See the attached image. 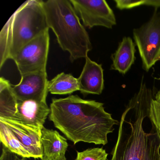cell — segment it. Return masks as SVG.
<instances>
[{
  "label": "cell",
  "instance_id": "cell-14",
  "mask_svg": "<svg viewBox=\"0 0 160 160\" xmlns=\"http://www.w3.org/2000/svg\"><path fill=\"white\" fill-rule=\"evenodd\" d=\"M48 91L52 94H72L79 91L78 78L71 74L61 73L48 81Z\"/></svg>",
  "mask_w": 160,
  "mask_h": 160
},
{
  "label": "cell",
  "instance_id": "cell-18",
  "mask_svg": "<svg viewBox=\"0 0 160 160\" xmlns=\"http://www.w3.org/2000/svg\"><path fill=\"white\" fill-rule=\"evenodd\" d=\"M116 7L119 10H127L142 6L144 0H115Z\"/></svg>",
  "mask_w": 160,
  "mask_h": 160
},
{
  "label": "cell",
  "instance_id": "cell-10",
  "mask_svg": "<svg viewBox=\"0 0 160 160\" xmlns=\"http://www.w3.org/2000/svg\"><path fill=\"white\" fill-rule=\"evenodd\" d=\"M0 120L11 129L17 141L31 158L42 159L43 152L41 140L42 129L2 118H0Z\"/></svg>",
  "mask_w": 160,
  "mask_h": 160
},
{
  "label": "cell",
  "instance_id": "cell-12",
  "mask_svg": "<svg viewBox=\"0 0 160 160\" xmlns=\"http://www.w3.org/2000/svg\"><path fill=\"white\" fill-rule=\"evenodd\" d=\"M135 46L129 37H124L112 56L111 69L122 74L127 72L135 61Z\"/></svg>",
  "mask_w": 160,
  "mask_h": 160
},
{
  "label": "cell",
  "instance_id": "cell-8",
  "mask_svg": "<svg viewBox=\"0 0 160 160\" xmlns=\"http://www.w3.org/2000/svg\"><path fill=\"white\" fill-rule=\"evenodd\" d=\"M83 22L91 29L102 27L112 29L117 24L114 12L104 0H70Z\"/></svg>",
  "mask_w": 160,
  "mask_h": 160
},
{
  "label": "cell",
  "instance_id": "cell-3",
  "mask_svg": "<svg viewBox=\"0 0 160 160\" xmlns=\"http://www.w3.org/2000/svg\"><path fill=\"white\" fill-rule=\"evenodd\" d=\"M43 1L29 0L12 16L0 32V68L26 44L49 29Z\"/></svg>",
  "mask_w": 160,
  "mask_h": 160
},
{
  "label": "cell",
  "instance_id": "cell-7",
  "mask_svg": "<svg viewBox=\"0 0 160 160\" xmlns=\"http://www.w3.org/2000/svg\"><path fill=\"white\" fill-rule=\"evenodd\" d=\"M49 29L24 45L13 58L22 76L46 71L49 52Z\"/></svg>",
  "mask_w": 160,
  "mask_h": 160
},
{
  "label": "cell",
  "instance_id": "cell-20",
  "mask_svg": "<svg viewBox=\"0 0 160 160\" xmlns=\"http://www.w3.org/2000/svg\"><path fill=\"white\" fill-rule=\"evenodd\" d=\"M42 160H67L65 156H60L56 158H48V157H43Z\"/></svg>",
  "mask_w": 160,
  "mask_h": 160
},
{
  "label": "cell",
  "instance_id": "cell-15",
  "mask_svg": "<svg viewBox=\"0 0 160 160\" xmlns=\"http://www.w3.org/2000/svg\"><path fill=\"white\" fill-rule=\"evenodd\" d=\"M0 140L2 146L18 156L23 158H31L28 152L17 141L11 129L0 120Z\"/></svg>",
  "mask_w": 160,
  "mask_h": 160
},
{
  "label": "cell",
  "instance_id": "cell-16",
  "mask_svg": "<svg viewBox=\"0 0 160 160\" xmlns=\"http://www.w3.org/2000/svg\"><path fill=\"white\" fill-rule=\"evenodd\" d=\"M108 155L102 148H88L83 152L77 151L75 160H107Z\"/></svg>",
  "mask_w": 160,
  "mask_h": 160
},
{
  "label": "cell",
  "instance_id": "cell-21",
  "mask_svg": "<svg viewBox=\"0 0 160 160\" xmlns=\"http://www.w3.org/2000/svg\"><path fill=\"white\" fill-rule=\"evenodd\" d=\"M155 100L160 102V89L156 93L155 96Z\"/></svg>",
  "mask_w": 160,
  "mask_h": 160
},
{
  "label": "cell",
  "instance_id": "cell-9",
  "mask_svg": "<svg viewBox=\"0 0 160 160\" xmlns=\"http://www.w3.org/2000/svg\"><path fill=\"white\" fill-rule=\"evenodd\" d=\"M21 77L19 83L12 85L13 91L18 100L46 101L49 81L47 71L30 73Z\"/></svg>",
  "mask_w": 160,
  "mask_h": 160
},
{
  "label": "cell",
  "instance_id": "cell-19",
  "mask_svg": "<svg viewBox=\"0 0 160 160\" xmlns=\"http://www.w3.org/2000/svg\"><path fill=\"white\" fill-rule=\"evenodd\" d=\"M0 160H27V158L23 157L20 158V156L12 152L6 147L2 146Z\"/></svg>",
  "mask_w": 160,
  "mask_h": 160
},
{
  "label": "cell",
  "instance_id": "cell-1",
  "mask_svg": "<svg viewBox=\"0 0 160 160\" xmlns=\"http://www.w3.org/2000/svg\"><path fill=\"white\" fill-rule=\"evenodd\" d=\"M153 99L151 89L142 81L122 115L110 160H160V130L150 118L146 130Z\"/></svg>",
  "mask_w": 160,
  "mask_h": 160
},
{
  "label": "cell",
  "instance_id": "cell-5",
  "mask_svg": "<svg viewBox=\"0 0 160 160\" xmlns=\"http://www.w3.org/2000/svg\"><path fill=\"white\" fill-rule=\"evenodd\" d=\"M50 112L46 101L18 100L9 80L0 81V118L42 129Z\"/></svg>",
  "mask_w": 160,
  "mask_h": 160
},
{
  "label": "cell",
  "instance_id": "cell-17",
  "mask_svg": "<svg viewBox=\"0 0 160 160\" xmlns=\"http://www.w3.org/2000/svg\"><path fill=\"white\" fill-rule=\"evenodd\" d=\"M149 117L160 130V102L153 99L151 103Z\"/></svg>",
  "mask_w": 160,
  "mask_h": 160
},
{
  "label": "cell",
  "instance_id": "cell-2",
  "mask_svg": "<svg viewBox=\"0 0 160 160\" xmlns=\"http://www.w3.org/2000/svg\"><path fill=\"white\" fill-rule=\"evenodd\" d=\"M103 103L77 95L52 99L49 118L74 144L79 142L102 145L118 122L105 110Z\"/></svg>",
  "mask_w": 160,
  "mask_h": 160
},
{
  "label": "cell",
  "instance_id": "cell-13",
  "mask_svg": "<svg viewBox=\"0 0 160 160\" xmlns=\"http://www.w3.org/2000/svg\"><path fill=\"white\" fill-rule=\"evenodd\" d=\"M41 140L43 157L56 158L65 156L68 148V142L67 139L60 134L58 131L44 127L42 129Z\"/></svg>",
  "mask_w": 160,
  "mask_h": 160
},
{
  "label": "cell",
  "instance_id": "cell-4",
  "mask_svg": "<svg viewBox=\"0 0 160 160\" xmlns=\"http://www.w3.org/2000/svg\"><path fill=\"white\" fill-rule=\"evenodd\" d=\"M43 7L48 28L61 49L70 54L71 61L88 57L92 48L90 39L70 0H48Z\"/></svg>",
  "mask_w": 160,
  "mask_h": 160
},
{
  "label": "cell",
  "instance_id": "cell-11",
  "mask_svg": "<svg viewBox=\"0 0 160 160\" xmlns=\"http://www.w3.org/2000/svg\"><path fill=\"white\" fill-rule=\"evenodd\" d=\"M79 91L84 94H102L104 86L103 70L102 64L92 60L88 57L80 76L78 78Z\"/></svg>",
  "mask_w": 160,
  "mask_h": 160
},
{
  "label": "cell",
  "instance_id": "cell-6",
  "mask_svg": "<svg viewBox=\"0 0 160 160\" xmlns=\"http://www.w3.org/2000/svg\"><path fill=\"white\" fill-rule=\"evenodd\" d=\"M133 36L143 69L148 72L160 61V12L156 10L148 22L134 29Z\"/></svg>",
  "mask_w": 160,
  "mask_h": 160
}]
</instances>
